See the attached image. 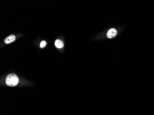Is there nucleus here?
<instances>
[{
  "label": "nucleus",
  "instance_id": "f257e3e1",
  "mask_svg": "<svg viewBox=\"0 0 154 115\" xmlns=\"http://www.w3.org/2000/svg\"><path fill=\"white\" fill-rule=\"evenodd\" d=\"M19 78L16 75L10 74L8 75L6 79V83L7 86L14 87L16 86L19 83Z\"/></svg>",
  "mask_w": 154,
  "mask_h": 115
},
{
  "label": "nucleus",
  "instance_id": "f03ea898",
  "mask_svg": "<svg viewBox=\"0 0 154 115\" xmlns=\"http://www.w3.org/2000/svg\"><path fill=\"white\" fill-rule=\"evenodd\" d=\"M117 34V31L116 29L112 28L109 30L107 34V36L108 38H112L114 37Z\"/></svg>",
  "mask_w": 154,
  "mask_h": 115
},
{
  "label": "nucleus",
  "instance_id": "7ed1b4c3",
  "mask_svg": "<svg viewBox=\"0 0 154 115\" xmlns=\"http://www.w3.org/2000/svg\"><path fill=\"white\" fill-rule=\"evenodd\" d=\"M15 36L14 35H10L7 37L5 40L4 42L6 44H9L10 43L13 42L15 40Z\"/></svg>",
  "mask_w": 154,
  "mask_h": 115
},
{
  "label": "nucleus",
  "instance_id": "20e7f679",
  "mask_svg": "<svg viewBox=\"0 0 154 115\" xmlns=\"http://www.w3.org/2000/svg\"><path fill=\"white\" fill-rule=\"evenodd\" d=\"M54 44H55V47L58 48H61L63 47V46H64L63 42L59 39H57L56 41H55Z\"/></svg>",
  "mask_w": 154,
  "mask_h": 115
},
{
  "label": "nucleus",
  "instance_id": "39448f33",
  "mask_svg": "<svg viewBox=\"0 0 154 115\" xmlns=\"http://www.w3.org/2000/svg\"><path fill=\"white\" fill-rule=\"evenodd\" d=\"M47 45V42L45 41H42L40 43V47L42 48L45 47Z\"/></svg>",
  "mask_w": 154,
  "mask_h": 115
}]
</instances>
